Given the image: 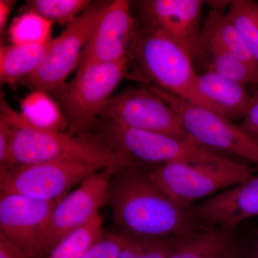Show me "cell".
I'll return each instance as SVG.
<instances>
[{
  "label": "cell",
  "mask_w": 258,
  "mask_h": 258,
  "mask_svg": "<svg viewBox=\"0 0 258 258\" xmlns=\"http://www.w3.org/2000/svg\"><path fill=\"white\" fill-rule=\"evenodd\" d=\"M108 203L123 235L140 242L180 240L205 230L195 215V205H178L137 164L113 175Z\"/></svg>",
  "instance_id": "obj_1"
},
{
  "label": "cell",
  "mask_w": 258,
  "mask_h": 258,
  "mask_svg": "<svg viewBox=\"0 0 258 258\" xmlns=\"http://www.w3.org/2000/svg\"><path fill=\"white\" fill-rule=\"evenodd\" d=\"M0 118L12 132V166L52 161H75L102 168L123 169L137 162L99 141L66 132L42 130L26 124L19 111L2 100Z\"/></svg>",
  "instance_id": "obj_2"
},
{
  "label": "cell",
  "mask_w": 258,
  "mask_h": 258,
  "mask_svg": "<svg viewBox=\"0 0 258 258\" xmlns=\"http://www.w3.org/2000/svg\"><path fill=\"white\" fill-rule=\"evenodd\" d=\"M130 55L152 85L213 111L197 90L192 57L164 34L144 27L137 31Z\"/></svg>",
  "instance_id": "obj_3"
},
{
  "label": "cell",
  "mask_w": 258,
  "mask_h": 258,
  "mask_svg": "<svg viewBox=\"0 0 258 258\" xmlns=\"http://www.w3.org/2000/svg\"><path fill=\"white\" fill-rule=\"evenodd\" d=\"M129 59L79 67L74 79L52 93L67 120V132L85 136L95 126L115 88L127 74Z\"/></svg>",
  "instance_id": "obj_4"
},
{
  "label": "cell",
  "mask_w": 258,
  "mask_h": 258,
  "mask_svg": "<svg viewBox=\"0 0 258 258\" xmlns=\"http://www.w3.org/2000/svg\"><path fill=\"white\" fill-rule=\"evenodd\" d=\"M148 175L171 200L185 208L254 176L248 166L227 157L215 162L169 163L158 166Z\"/></svg>",
  "instance_id": "obj_5"
},
{
  "label": "cell",
  "mask_w": 258,
  "mask_h": 258,
  "mask_svg": "<svg viewBox=\"0 0 258 258\" xmlns=\"http://www.w3.org/2000/svg\"><path fill=\"white\" fill-rule=\"evenodd\" d=\"M149 89L174 110L188 137L200 145L233 154L258 166V142L231 120L151 85Z\"/></svg>",
  "instance_id": "obj_6"
},
{
  "label": "cell",
  "mask_w": 258,
  "mask_h": 258,
  "mask_svg": "<svg viewBox=\"0 0 258 258\" xmlns=\"http://www.w3.org/2000/svg\"><path fill=\"white\" fill-rule=\"evenodd\" d=\"M106 120V135L113 147L135 161L163 165L169 163L215 162L226 157L189 138L138 130Z\"/></svg>",
  "instance_id": "obj_7"
},
{
  "label": "cell",
  "mask_w": 258,
  "mask_h": 258,
  "mask_svg": "<svg viewBox=\"0 0 258 258\" xmlns=\"http://www.w3.org/2000/svg\"><path fill=\"white\" fill-rule=\"evenodd\" d=\"M109 2L93 3L74 21L66 25L49 45L45 60L30 77L20 83L33 90L55 92L79 64L81 53Z\"/></svg>",
  "instance_id": "obj_8"
},
{
  "label": "cell",
  "mask_w": 258,
  "mask_h": 258,
  "mask_svg": "<svg viewBox=\"0 0 258 258\" xmlns=\"http://www.w3.org/2000/svg\"><path fill=\"white\" fill-rule=\"evenodd\" d=\"M94 164L75 161H52L14 166L0 172L1 193L58 201L69 190L101 169Z\"/></svg>",
  "instance_id": "obj_9"
},
{
  "label": "cell",
  "mask_w": 258,
  "mask_h": 258,
  "mask_svg": "<svg viewBox=\"0 0 258 258\" xmlns=\"http://www.w3.org/2000/svg\"><path fill=\"white\" fill-rule=\"evenodd\" d=\"M115 168L97 171L57 202L42 233L41 254L49 252L66 235L91 221L108 203Z\"/></svg>",
  "instance_id": "obj_10"
},
{
  "label": "cell",
  "mask_w": 258,
  "mask_h": 258,
  "mask_svg": "<svg viewBox=\"0 0 258 258\" xmlns=\"http://www.w3.org/2000/svg\"><path fill=\"white\" fill-rule=\"evenodd\" d=\"M101 117L138 130L189 138L177 113L149 88L120 91L108 102Z\"/></svg>",
  "instance_id": "obj_11"
},
{
  "label": "cell",
  "mask_w": 258,
  "mask_h": 258,
  "mask_svg": "<svg viewBox=\"0 0 258 258\" xmlns=\"http://www.w3.org/2000/svg\"><path fill=\"white\" fill-rule=\"evenodd\" d=\"M58 201H45L18 194H0V235L26 258L38 257L42 254V233Z\"/></svg>",
  "instance_id": "obj_12"
},
{
  "label": "cell",
  "mask_w": 258,
  "mask_h": 258,
  "mask_svg": "<svg viewBox=\"0 0 258 258\" xmlns=\"http://www.w3.org/2000/svg\"><path fill=\"white\" fill-rule=\"evenodd\" d=\"M202 0H144L137 2L144 27L164 34L182 47L193 61L200 55Z\"/></svg>",
  "instance_id": "obj_13"
},
{
  "label": "cell",
  "mask_w": 258,
  "mask_h": 258,
  "mask_svg": "<svg viewBox=\"0 0 258 258\" xmlns=\"http://www.w3.org/2000/svg\"><path fill=\"white\" fill-rule=\"evenodd\" d=\"M131 5L127 0L109 2L83 48L79 67L129 59L137 33Z\"/></svg>",
  "instance_id": "obj_14"
},
{
  "label": "cell",
  "mask_w": 258,
  "mask_h": 258,
  "mask_svg": "<svg viewBox=\"0 0 258 258\" xmlns=\"http://www.w3.org/2000/svg\"><path fill=\"white\" fill-rule=\"evenodd\" d=\"M195 212L205 230L237 228L241 222L258 216V176L210 197Z\"/></svg>",
  "instance_id": "obj_15"
},
{
  "label": "cell",
  "mask_w": 258,
  "mask_h": 258,
  "mask_svg": "<svg viewBox=\"0 0 258 258\" xmlns=\"http://www.w3.org/2000/svg\"><path fill=\"white\" fill-rule=\"evenodd\" d=\"M196 86L199 94L215 113L230 120H242L247 114L252 95L244 85L205 71L198 74Z\"/></svg>",
  "instance_id": "obj_16"
},
{
  "label": "cell",
  "mask_w": 258,
  "mask_h": 258,
  "mask_svg": "<svg viewBox=\"0 0 258 258\" xmlns=\"http://www.w3.org/2000/svg\"><path fill=\"white\" fill-rule=\"evenodd\" d=\"M202 46L215 47L225 50L258 72L257 62L246 46L238 30L224 12L210 9L202 27L200 50Z\"/></svg>",
  "instance_id": "obj_17"
},
{
  "label": "cell",
  "mask_w": 258,
  "mask_h": 258,
  "mask_svg": "<svg viewBox=\"0 0 258 258\" xmlns=\"http://www.w3.org/2000/svg\"><path fill=\"white\" fill-rule=\"evenodd\" d=\"M50 42L35 45L12 44L2 45L0 47L2 85L14 86L32 76L45 60Z\"/></svg>",
  "instance_id": "obj_18"
},
{
  "label": "cell",
  "mask_w": 258,
  "mask_h": 258,
  "mask_svg": "<svg viewBox=\"0 0 258 258\" xmlns=\"http://www.w3.org/2000/svg\"><path fill=\"white\" fill-rule=\"evenodd\" d=\"M235 244V229H209L180 242L168 258H226Z\"/></svg>",
  "instance_id": "obj_19"
},
{
  "label": "cell",
  "mask_w": 258,
  "mask_h": 258,
  "mask_svg": "<svg viewBox=\"0 0 258 258\" xmlns=\"http://www.w3.org/2000/svg\"><path fill=\"white\" fill-rule=\"evenodd\" d=\"M20 118L26 124L42 130L64 132L67 120L58 102L50 93L33 90L20 102Z\"/></svg>",
  "instance_id": "obj_20"
},
{
  "label": "cell",
  "mask_w": 258,
  "mask_h": 258,
  "mask_svg": "<svg viewBox=\"0 0 258 258\" xmlns=\"http://www.w3.org/2000/svg\"><path fill=\"white\" fill-rule=\"evenodd\" d=\"M206 71L215 73L241 84L258 86V72L252 67L225 50L211 46H202L200 58Z\"/></svg>",
  "instance_id": "obj_21"
},
{
  "label": "cell",
  "mask_w": 258,
  "mask_h": 258,
  "mask_svg": "<svg viewBox=\"0 0 258 258\" xmlns=\"http://www.w3.org/2000/svg\"><path fill=\"white\" fill-rule=\"evenodd\" d=\"M53 24L35 12L26 10L13 19L6 33L12 45H43L52 40Z\"/></svg>",
  "instance_id": "obj_22"
},
{
  "label": "cell",
  "mask_w": 258,
  "mask_h": 258,
  "mask_svg": "<svg viewBox=\"0 0 258 258\" xmlns=\"http://www.w3.org/2000/svg\"><path fill=\"white\" fill-rule=\"evenodd\" d=\"M103 220L99 214L86 225L66 235L52 247L47 258H83L103 235Z\"/></svg>",
  "instance_id": "obj_23"
},
{
  "label": "cell",
  "mask_w": 258,
  "mask_h": 258,
  "mask_svg": "<svg viewBox=\"0 0 258 258\" xmlns=\"http://www.w3.org/2000/svg\"><path fill=\"white\" fill-rule=\"evenodd\" d=\"M258 63V3L234 0L226 13Z\"/></svg>",
  "instance_id": "obj_24"
},
{
  "label": "cell",
  "mask_w": 258,
  "mask_h": 258,
  "mask_svg": "<svg viewBox=\"0 0 258 258\" xmlns=\"http://www.w3.org/2000/svg\"><path fill=\"white\" fill-rule=\"evenodd\" d=\"M91 4L88 0H32L28 2L27 10L35 12L52 23L68 25Z\"/></svg>",
  "instance_id": "obj_25"
},
{
  "label": "cell",
  "mask_w": 258,
  "mask_h": 258,
  "mask_svg": "<svg viewBox=\"0 0 258 258\" xmlns=\"http://www.w3.org/2000/svg\"><path fill=\"white\" fill-rule=\"evenodd\" d=\"M121 244V234H103L83 258H118Z\"/></svg>",
  "instance_id": "obj_26"
},
{
  "label": "cell",
  "mask_w": 258,
  "mask_h": 258,
  "mask_svg": "<svg viewBox=\"0 0 258 258\" xmlns=\"http://www.w3.org/2000/svg\"><path fill=\"white\" fill-rule=\"evenodd\" d=\"M186 238L142 242L144 249L140 258H168L176 246Z\"/></svg>",
  "instance_id": "obj_27"
},
{
  "label": "cell",
  "mask_w": 258,
  "mask_h": 258,
  "mask_svg": "<svg viewBox=\"0 0 258 258\" xmlns=\"http://www.w3.org/2000/svg\"><path fill=\"white\" fill-rule=\"evenodd\" d=\"M12 167V132L5 120L0 118V172Z\"/></svg>",
  "instance_id": "obj_28"
},
{
  "label": "cell",
  "mask_w": 258,
  "mask_h": 258,
  "mask_svg": "<svg viewBox=\"0 0 258 258\" xmlns=\"http://www.w3.org/2000/svg\"><path fill=\"white\" fill-rule=\"evenodd\" d=\"M239 126L258 142V90L252 95L248 111Z\"/></svg>",
  "instance_id": "obj_29"
},
{
  "label": "cell",
  "mask_w": 258,
  "mask_h": 258,
  "mask_svg": "<svg viewBox=\"0 0 258 258\" xmlns=\"http://www.w3.org/2000/svg\"><path fill=\"white\" fill-rule=\"evenodd\" d=\"M121 236V248L118 258H140L144 249L143 243L123 234Z\"/></svg>",
  "instance_id": "obj_30"
},
{
  "label": "cell",
  "mask_w": 258,
  "mask_h": 258,
  "mask_svg": "<svg viewBox=\"0 0 258 258\" xmlns=\"http://www.w3.org/2000/svg\"><path fill=\"white\" fill-rule=\"evenodd\" d=\"M16 3L14 0H0V35L2 37L8 30V20Z\"/></svg>",
  "instance_id": "obj_31"
},
{
  "label": "cell",
  "mask_w": 258,
  "mask_h": 258,
  "mask_svg": "<svg viewBox=\"0 0 258 258\" xmlns=\"http://www.w3.org/2000/svg\"><path fill=\"white\" fill-rule=\"evenodd\" d=\"M0 258H26L18 248L0 235Z\"/></svg>",
  "instance_id": "obj_32"
},
{
  "label": "cell",
  "mask_w": 258,
  "mask_h": 258,
  "mask_svg": "<svg viewBox=\"0 0 258 258\" xmlns=\"http://www.w3.org/2000/svg\"><path fill=\"white\" fill-rule=\"evenodd\" d=\"M207 3H208V4L210 5V9L224 12V10L227 5L230 6L232 1H209Z\"/></svg>",
  "instance_id": "obj_33"
},
{
  "label": "cell",
  "mask_w": 258,
  "mask_h": 258,
  "mask_svg": "<svg viewBox=\"0 0 258 258\" xmlns=\"http://www.w3.org/2000/svg\"><path fill=\"white\" fill-rule=\"evenodd\" d=\"M226 258H249L245 255L243 250H242L240 247H239L238 244L236 243L235 247L232 248V250L230 252Z\"/></svg>",
  "instance_id": "obj_34"
},
{
  "label": "cell",
  "mask_w": 258,
  "mask_h": 258,
  "mask_svg": "<svg viewBox=\"0 0 258 258\" xmlns=\"http://www.w3.org/2000/svg\"><path fill=\"white\" fill-rule=\"evenodd\" d=\"M252 258H258V235L255 245H254L253 254Z\"/></svg>",
  "instance_id": "obj_35"
}]
</instances>
